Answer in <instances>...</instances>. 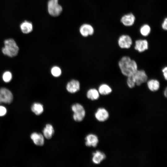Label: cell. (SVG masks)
<instances>
[{"mask_svg":"<svg viewBox=\"0 0 167 167\" xmlns=\"http://www.w3.org/2000/svg\"><path fill=\"white\" fill-rule=\"evenodd\" d=\"M118 65L122 74L127 77L132 75L138 70L136 62L128 56L122 57Z\"/></svg>","mask_w":167,"mask_h":167,"instance_id":"1","label":"cell"},{"mask_svg":"<svg viewBox=\"0 0 167 167\" xmlns=\"http://www.w3.org/2000/svg\"><path fill=\"white\" fill-rule=\"evenodd\" d=\"M4 46L2 48V51L4 55L11 58L17 55L19 48L13 39H6L4 41Z\"/></svg>","mask_w":167,"mask_h":167,"instance_id":"2","label":"cell"},{"mask_svg":"<svg viewBox=\"0 0 167 167\" xmlns=\"http://www.w3.org/2000/svg\"><path fill=\"white\" fill-rule=\"evenodd\" d=\"M71 109L73 112L74 120L76 122L82 121L86 115L85 110L83 106L79 103H75L72 105Z\"/></svg>","mask_w":167,"mask_h":167,"instance_id":"3","label":"cell"},{"mask_svg":"<svg viewBox=\"0 0 167 167\" xmlns=\"http://www.w3.org/2000/svg\"><path fill=\"white\" fill-rule=\"evenodd\" d=\"M58 0H49L48 3L49 14L54 17L58 16L62 11V8L58 3Z\"/></svg>","mask_w":167,"mask_h":167,"instance_id":"4","label":"cell"},{"mask_svg":"<svg viewBox=\"0 0 167 167\" xmlns=\"http://www.w3.org/2000/svg\"><path fill=\"white\" fill-rule=\"evenodd\" d=\"M136 85L140 86L148 80V76L145 71L138 70L131 75Z\"/></svg>","mask_w":167,"mask_h":167,"instance_id":"5","label":"cell"},{"mask_svg":"<svg viewBox=\"0 0 167 167\" xmlns=\"http://www.w3.org/2000/svg\"><path fill=\"white\" fill-rule=\"evenodd\" d=\"M13 99V94L10 90L6 88H0V103L10 104Z\"/></svg>","mask_w":167,"mask_h":167,"instance_id":"6","label":"cell"},{"mask_svg":"<svg viewBox=\"0 0 167 167\" xmlns=\"http://www.w3.org/2000/svg\"><path fill=\"white\" fill-rule=\"evenodd\" d=\"M132 44V41L131 38L128 35H122L118 39V45L122 49H129L131 46Z\"/></svg>","mask_w":167,"mask_h":167,"instance_id":"7","label":"cell"},{"mask_svg":"<svg viewBox=\"0 0 167 167\" xmlns=\"http://www.w3.org/2000/svg\"><path fill=\"white\" fill-rule=\"evenodd\" d=\"M85 145L89 147H96L99 142L97 136L93 134H90L87 135L85 138Z\"/></svg>","mask_w":167,"mask_h":167,"instance_id":"8","label":"cell"},{"mask_svg":"<svg viewBox=\"0 0 167 167\" xmlns=\"http://www.w3.org/2000/svg\"><path fill=\"white\" fill-rule=\"evenodd\" d=\"M94 115L96 119L101 122L105 121L109 117L108 112L105 109L103 108L98 109Z\"/></svg>","mask_w":167,"mask_h":167,"instance_id":"9","label":"cell"},{"mask_svg":"<svg viewBox=\"0 0 167 167\" xmlns=\"http://www.w3.org/2000/svg\"><path fill=\"white\" fill-rule=\"evenodd\" d=\"M134 48L139 53L143 52L148 49V42L145 39L137 40L135 42Z\"/></svg>","mask_w":167,"mask_h":167,"instance_id":"10","label":"cell"},{"mask_svg":"<svg viewBox=\"0 0 167 167\" xmlns=\"http://www.w3.org/2000/svg\"><path fill=\"white\" fill-rule=\"evenodd\" d=\"M135 19L134 15L130 13L122 16L121 18V22L124 26H130L134 24Z\"/></svg>","mask_w":167,"mask_h":167,"instance_id":"11","label":"cell"},{"mask_svg":"<svg viewBox=\"0 0 167 167\" xmlns=\"http://www.w3.org/2000/svg\"><path fill=\"white\" fill-rule=\"evenodd\" d=\"M80 87L79 82L77 80L73 79L67 84L66 89L69 92L74 93L79 90Z\"/></svg>","mask_w":167,"mask_h":167,"instance_id":"12","label":"cell"},{"mask_svg":"<svg viewBox=\"0 0 167 167\" xmlns=\"http://www.w3.org/2000/svg\"><path fill=\"white\" fill-rule=\"evenodd\" d=\"M31 138L36 145L42 146L44 144V137L40 133L36 132L32 133L31 135Z\"/></svg>","mask_w":167,"mask_h":167,"instance_id":"13","label":"cell"},{"mask_svg":"<svg viewBox=\"0 0 167 167\" xmlns=\"http://www.w3.org/2000/svg\"><path fill=\"white\" fill-rule=\"evenodd\" d=\"M92 155V161L95 164H100L106 157L105 154L99 151L93 152Z\"/></svg>","mask_w":167,"mask_h":167,"instance_id":"14","label":"cell"},{"mask_svg":"<svg viewBox=\"0 0 167 167\" xmlns=\"http://www.w3.org/2000/svg\"><path fill=\"white\" fill-rule=\"evenodd\" d=\"M43 135L47 139H51L54 133V130L53 126L51 124H47L43 131Z\"/></svg>","mask_w":167,"mask_h":167,"instance_id":"15","label":"cell"},{"mask_svg":"<svg viewBox=\"0 0 167 167\" xmlns=\"http://www.w3.org/2000/svg\"><path fill=\"white\" fill-rule=\"evenodd\" d=\"M20 28L23 33L26 34H28L32 31L33 26L31 22L25 20L20 24Z\"/></svg>","mask_w":167,"mask_h":167,"instance_id":"16","label":"cell"},{"mask_svg":"<svg viewBox=\"0 0 167 167\" xmlns=\"http://www.w3.org/2000/svg\"><path fill=\"white\" fill-rule=\"evenodd\" d=\"M79 31L82 35L84 37L92 35L94 32V29L91 25L85 24L81 26Z\"/></svg>","mask_w":167,"mask_h":167,"instance_id":"17","label":"cell"},{"mask_svg":"<svg viewBox=\"0 0 167 167\" xmlns=\"http://www.w3.org/2000/svg\"><path fill=\"white\" fill-rule=\"evenodd\" d=\"M147 85L148 89L151 91H157L160 88V83L156 79H151L147 81Z\"/></svg>","mask_w":167,"mask_h":167,"instance_id":"18","label":"cell"},{"mask_svg":"<svg viewBox=\"0 0 167 167\" xmlns=\"http://www.w3.org/2000/svg\"><path fill=\"white\" fill-rule=\"evenodd\" d=\"M98 91L100 94L103 95H106L110 94L112 92V90L109 85L103 84L99 86Z\"/></svg>","mask_w":167,"mask_h":167,"instance_id":"19","label":"cell"},{"mask_svg":"<svg viewBox=\"0 0 167 167\" xmlns=\"http://www.w3.org/2000/svg\"><path fill=\"white\" fill-rule=\"evenodd\" d=\"M88 98L92 100H97L100 96V93L98 90L95 88H91L89 90L87 93Z\"/></svg>","mask_w":167,"mask_h":167,"instance_id":"20","label":"cell"},{"mask_svg":"<svg viewBox=\"0 0 167 167\" xmlns=\"http://www.w3.org/2000/svg\"><path fill=\"white\" fill-rule=\"evenodd\" d=\"M31 110L35 114L39 115L44 111L43 106L40 103H35L32 105Z\"/></svg>","mask_w":167,"mask_h":167,"instance_id":"21","label":"cell"},{"mask_svg":"<svg viewBox=\"0 0 167 167\" xmlns=\"http://www.w3.org/2000/svg\"><path fill=\"white\" fill-rule=\"evenodd\" d=\"M151 28L148 24H145L142 26L140 28V32L143 36H148L151 32Z\"/></svg>","mask_w":167,"mask_h":167,"instance_id":"22","label":"cell"},{"mask_svg":"<svg viewBox=\"0 0 167 167\" xmlns=\"http://www.w3.org/2000/svg\"><path fill=\"white\" fill-rule=\"evenodd\" d=\"M11 73L9 71H6L3 73L2 75L3 81L5 83H9L12 79Z\"/></svg>","mask_w":167,"mask_h":167,"instance_id":"23","label":"cell"},{"mask_svg":"<svg viewBox=\"0 0 167 167\" xmlns=\"http://www.w3.org/2000/svg\"><path fill=\"white\" fill-rule=\"evenodd\" d=\"M51 72L54 77H58L60 76L62 73L61 69L57 66H54L51 69Z\"/></svg>","mask_w":167,"mask_h":167,"instance_id":"24","label":"cell"},{"mask_svg":"<svg viewBox=\"0 0 167 167\" xmlns=\"http://www.w3.org/2000/svg\"><path fill=\"white\" fill-rule=\"evenodd\" d=\"M126 84L130 88H133L136 85L135 83L131 76L127 77Z\"/></svg>","mask_w":167,"mask_h":167,"instance_id":"25","label":"cell"},{"mask_svg":"<svg viewBox=\"0 0 167 167\" xmlns=\"http://www.w3.org/2000/svg\"><path fill=\"white\" fill-rule=\"evenodd\" d=\"M6 109L5 107L0 106V116L5 115L6 113Z\"/></svg>","mask_w":167,"mask_h":167,"instance_id":"26","label":"cell"},{"mask_svg":"<svg viewBox=\"0 0 167 167\" xmlns=\"http://www.w3.org/2000/svg\"><path fill=\"white\" fill-rule=\"evenodd\" d=\"M163 75L165 79L166 80L167 79V67L165 66L162 70Z\"/></svg>","mask_w":167,"mask_h":167,"instance_id":"27","label":"cell"},{"mask_svg":"<svg viewBox=\"0 0 167 167\" xmlns=\"http://www.w3.org/2000/svg\"><path fill=\"white\" fill-rule=\"evenodd\" d=\"M161 27L163 29L166 30L167 29V18H166L162 23Z\"/></svg>","mask_w":167,"mask_h":167,"instance_id":"28","label":"cell"},{"mask_svg":"<svg viewBox=\"0 0 167 167\" xmlns=\"http://www.w3.org/2000/svg\"><path fill=\"white\" fill-rule=\"evenodd\" d=\"M164 96L166 97L167 96V88H166L165 89L164 92Z\"/></svg>","mask_w":167,"mask_h":167,"instance_id":"29","label":"cell"}]
</instances>
